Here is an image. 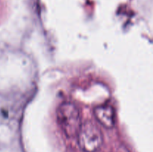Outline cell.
Returning <instances> with one entry per match:
<instances>
[{
    "instance_id": "1",
    "label": "cell",
    "mask_w": 153,
    "mask_h": 152,
    "mask_svg": "<svg viewBox=\"0 0 153 152\" xmlns=\"http://www.w3.org/2000/svg\"><path fill=\"white\" fill-rule=\"evenodd\" d=\"M57 121L64 135L68 138L76 137L82 125L81 112L73 102L65 101L57 109Z\"/></svg>"
},
{
    "instance_id": "2",
    "label": "cell",
    "mask_w": 153,
    "mask_h": 152,
    "mask_svg": "<svg viewBox=\"0 0 153 152\" xmlns=\"http://www.w3.org/2000/svg\"><path fill=\"white\" fill-rule=\"evenodd\" d=\"M76 137L78 144L84 152L98 151L103 144L102 132L91 121L82 124Z\"/></svg>"
},
{
    "instance_id": "3",
    "label": "cell",
    "mask_w": 153,
    "mask_h": 152,
    "mask_svg": "<svg viewBox=\"0 0 153 152\" xmlns=\"http://www.w3.org/2000/svg\"><path fill=\"white\" fill-rule=\"evenodd\" d=\"M94 115L97 122L105 128L111 129L116 124V111L110 104H102L95 107Z\"/></svg>"
}]
</instances>
